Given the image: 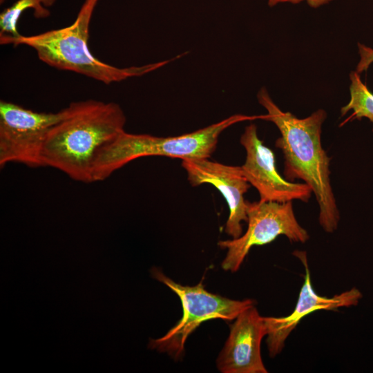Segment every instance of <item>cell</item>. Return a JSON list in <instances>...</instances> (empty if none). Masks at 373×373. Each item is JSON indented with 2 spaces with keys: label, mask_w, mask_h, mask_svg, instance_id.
<instances>
[{
  "label": "cell",
  "mask_w": 373,
  "mask_h": 373,
  "mask_svg": "<svg viewBox=\"0 0 373 373\" xmlns=\"http://www.w3.org/2000/svg\"><path fill=\"white\" fill-rule=\"evenodd\" d=\"M257 99L267 111L263 119L274 123L280 131L275 146L283 153L285 179L302 180L310 187L319 207V224L325 232L333 233L338 228L340 215L330 182L331 158L321 144L326 111L320 108L298 118L282 111L265 87L259 90Z\"/></svg>",
  "instance_id": "1"
},
{
  "label": "cell",
  "mask_w": 373,
  "mask_h": 373,
  "mask_svg": "<svg viewBox=\"0 0 373 373\" xmlns=\"http://www.w3.org/2000/svg\"><path fill=\"white\" fill-rule=\"evenodd\" d=\"M64 111L47 135L43 166L60 171L75 181L91 183L97 155L125 131L126 115L118 104L95 99L72 102Z\"/></svg>",
  "instance_id": "2"
},
{
  "label": "cell",
  "mask_w": 373,
  "mask_h": 373,
  "mask_svg": "<svg viewBox=\"0 0 373 373\" xmlns=\"http://www.w3.org/2000/svg\"><path fill=\"white\" fill-rule=\"evenodd\" d=\"M97 1L86 0L74 22L66 27L30 36H0V42L27 46L35 50L41 61L50 66L75 72L106 84L142 76L173 60L118 68L93 56L88 48V39L89 24Z\"/></svg>",
  "instance_id": "3"
},
{
  "label": "cell",
  "mask_w": 373,
  "mask_h": 373,
  "mask_svg": "<svg viewBox=\"0 0 373 373\" xmlns=\"http://www.w3.org/2000/svg\"><path fill=\"white\" fill-rule=\"evenodd\" d=\"M262 115H233L192 133L174 137L133 134L126 131L101 149L92 171L93 182L107 179L117 169L140 157L164 156L186 159L209 158L220 134L229 126Z\"/></svg>",
  "instance_id": "4"
},
{
  "label": "cell",
  "mask_w": 373,
  "mask_h": 373,
  "mask_svg": "<svg viewBox=\"0 0 373 373\" xmlns=\"http://www.w3.org/2000/svg\"><path fill=\"white\" fill-rule=\"evenodd\" d=\"M151 276L164 283L180 298L183 309L182 318L165 335L150 338L148 347L179 358L188 336L203 322L220 318L235 320L244 310L254 306L252 299H230L207 291L202 282L184 286L167 277L159 268L151 269Z\"/></svg>",
  "instance_id": "5"
},
{
  "label": "cell",
  "mask_w": 373,
  "mask_h": 373,
  "mask_svg": "<svg viewBox=\"0 0 373 373\" xmlns=\"http://www.w3.org/2000/svg\"><path fill=\"white\" fill-rule=\"evenodd\" d=\"M247 223L246 232L239 238L218 242L227 250L222 262L225 271H238L251 247L269 244L280 236L291 242L305 243L309 239L296 218L291 202H248Z\"/></svg>",
  "instance_id": "6"
},
{
  "label": "cell",
  "mask_w": 373,
  "mask_h": 373,
  "mask_svg": "<svg viewBox=\"0 0 373 373\" xmlns=\"http://www.w3.org/2000/svg\"><path fill=\"white\" fill-rule=\"evenodd\" d=\"M64 113V108L57 113L37 112L1 100V168L9 163L43 167L41 155L47 135Z\"/></svg>",
  "instance_id": "7"
},
{
  "label": "cell",
  "mask_w": 373,
  "mask_h": 373,
  "mask_svg": "<svg viewBox=\"0 0 373 373\" xmlns=\"http://www.w3.org/2000/svg\"><path fill=\"white\" fill-rule=\"evenodd\" d=\"M240 144L246 151L242 170L248 182L258 191L260 201H309L312 193L310 187L305 183L289 181L279 174L274 153L260 140L254 124L245 127Z\"/></svg>",
  "instance_id": "8"
},
{
  "label": "cell",
  "mask_w": 373,
  "mask_h": 373,
  "mask_svg": "<svg viewBox=\"0 0 373 373\" xmlns=\"http://www.w3.org/2000/svg\"><path fill=\"white\" fill-rule=\"evenodd\" d=\"M292 254L304 266L305 279L296 305L290 314L283 317H264L266 343L269 354L272 358L283 351L287 338L305 316L318 310H335L341 307L355 306L363 297L362 293L356 287H352L332 298L318 295L312 285L306 252L296 250Z\"/></svg>",
  "instance_id": "9"
},
{
  "label": "cell",
  "mask_w": 373,
  "mask_h": 373,
  "mask_svg": "<svg viewBox=\"0 0 373 373\" xmlns=\"http://www.w3.org/2000/svg\"><path fill=\"white\" fill-rule=\"evenodd\" d=\"M182 166L193 186L211 184L218 189L225 199L229 214L225 232L232 238L242 234V222H247L248 201L244 198L251 184L241 166L223 164L209 158L186 159Z\"/></svg>",
  "instance_id": "10"
},
{
  "label": "cell",
  "mask_w": 373,
  "mask_h": 373,
  "mask_svg": "<svg viewBox=\"0 0 373 373\" xmlns=\"http://www.w3.org/2000/svg\"><path fill=\"white\" fill-rule=\"evenodd\" d=\"M266 334L264 317L255 306L241 312L231 325L217 359L218 370L223 373H267L260 352Z\"/></svg>",
  "instance_id": "11"
},
{
  "label": "cell",
  "mask_w": 373,
  "mask_h": 373,
  "mask_svg": "<svg viewBox=\"0 0 373 373\" xmlns=\"http://www.w3.org/2000/svg\"><path fill=\"white\" fill-rule=\"evenodd\" d=\"M56 0H18L11 6L3 10L0 15V36L17 37V22L22 13L32 9L37 18H46L50 15L48 8L52 6Z\"/></svg>",
  "instance_id": "12"
},
{
  "label": "cell",
  "mask_w": 373,
  "mask_h": 373,
  "mask_svg": "<svg viewBox=\"0 0 373 373\" xmlns=\"http://www.w3.org/2000/svg\"><path fill=\"white\" fill-rule=\"evenodd\" d=\"M350 99L341 108V116L352 111V117L354 119L365 117L373 124V93L363 83L360 74L356 70L350 73Z\"/></svg>",
  "instance_id": "13"
},
{
  "label": "cell",
  "mask_w": 373,
  "mask_h": 373,
  "mask_svg": "<svg viewBox=\"0 0 373 373\" xmlns=\"http://www.w3.org/2000/svg\"><path fill=\"white\" fill-rule=\"evenodd\" d=\"M361 59L357 65L356 71L361 73L366 70L373 62V50L363 44H358Z\"/></svg>",
  "instance_id": "14"
},
{
  "label": "cell",
  "mask_w": 373,
  "mask_h": 373,
  "mask_svg": "<svg viewBox=\"0 0 373 373\" xmlns=\"http://www.w3.org/2000/svg\"><path fill=\"white\" fill-rule=\"evenodd\" d=\"M335 0H305L304 2L312 8H318L327 5Z\"/></svg>",
  "instance_id": "15"
},
{
  "label": "cell",
  "mask_w": 373,
  "mask_h": 373,
  "mask_svg": "<svg viewBox=\"0 0 373 373\" xmlns=\"http://www.w3.org/2000/svg\"><path fill=\"white\" fill-rule=\"evenodd\" d=\"M267 4L270 7L277 6L280 3L298 4L304 2L305 0H267Z\"/></svg>",
  "instance_id": "16"
},
{
  "label": "cell",
  "mask_w": 373,
  "mask_h": 373,
  "mask_svg": "<svg viewBox=\"0 0 373 373\" xmlns=\"http://www.w3.org/2000/svg\"><path fill=\"white\" fill-rule=\"evenodd\" d=\"M6 0H0V3L2 4Z\"/></svg>",
  "instance_id": "17"
}]
</instances>
